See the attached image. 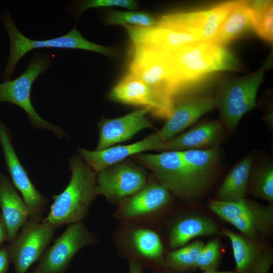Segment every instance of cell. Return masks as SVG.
<instances>
[{"mask_svg": "<svg viewBox=\"0 0 273 273\" xmlns=\"http://www.w3.org/2000/svg\"><path fill=\"white\" fill-rule=\"evenodd\" d=\"M71 176L60 194L53 196V203L45 220L55 229L83 221L97 196L96 173L78 155L69 160Z\"/></svg>", "mask_w": 273, "mask_h": 273, "instance_id": "1", "label": "cell"}, {"mask_svg": "<svg viewBox=\"0 0 273 273\" xmlns=\"http://www.w3.org/2000/svg\"><path fill=\"white\" fill-rule=\"evenodd\" d=\"M168 52L183 86L213 72L239 68L238 61L229 51L211 41H198Z\"/></svg>", "mask_w": 273, "mask_h": 273, "instance_id": "2", "label": "cell"}, {"mask_svg": "<svg viewBox=\"0 0 273 273\" xmlns=\"http://www.w3.org/2000/svg\"><path fill=\"white\" fill-rule=\"evenodd\" d=\"M1 21L9 41L8 58L1 74L3 82L11 80L19 61L26 54L33 49H78L105 55H112L113 53L111 48L96 44L85 38L76 27H74L66 34L59 37L45 40H33L20 32L8 11L3 12Z\"/></svg>", "mask_w": 273, "mask_h": 273, "instance_id": "3", "label": "cell"}, {"mask_svg": "<svg viewBox=\"0 0 273 273\" xmlns=\"http://www.w3.org/2000/svg\"><path fill=\"white\" fill-rule=\"evenodd\" d=\"M112 239L120 257L137 262L144 271L164 268L167 252L158 229L119 222L113 233Z\"/></svg>", "mask_w": 273, "mask_h": 273, "instance_id": "4", "label": "cell"}, {"mask_svg": "<svg viewBox=\"0 0 273 273\" xmlns=\"http://www.w3.org/2000/svg\"><path fill=\"white\" fill-rule=\"evenodd\" d=\"M142 80L166 106L173 109L174 95L183 86L168 51L134 46L129 72Z\"/></svg>", "mask_w": 273, "mask_h": 273, "instance_id": "5", "label": "cell"}, {"mask_svg": "<svg viewBox=\"0 0 273 273\" xmlns=\"http://www.w3.org/2000/svg\"><path fill=\"white\" fill-rule=\"evenodd\" d=\"M173 196L154 176L141 190L122 200L112 213L119 222H130L158 228L171 207Z\"/></svg>", "mask_w": 273, "mask_h": 273, "instance_id": "6", "label": "cell"}, {"mask_svg": "<svg viewBox=\"0 0 273 273\" xmlns=\"http://www.w3.org/2000/svg\"><path fill=\"white\" fill-rule=\"evenodd\" d=\"M52 59V55L49 53L34 54L22 74L14 80L0 83V103L9 102L18 106L25 112L34 128L50 130L61 139L68 137L67 134L60 127L41 117L33 107L31 100L33 83L48 69Z\"/></svg>", "mask_w": 273, "mask_h": 273, "instance_id": "7", "label": "cell"}, {"mask_svg": "<svg viewBox=\"0 0 273 273\" xmlns=\"http://www.w3.org/2000/svg\"><path fill=\"white\" fill-rule=\"evenodd\" d=\"M133 157L148 168L173 196L189 202L198 198L203 192L192 176L180 151H164L158 154L142 153Z\"/></svg>", "mask_w": 273, "mask_h": 273, "instance_id": "8", "label": "cell"}, {"mask_svg": "<svg viewBox=\"0 0 273 273\" xmlns=\"http://www.w3.org/2000/svg\"><path fill=\"white\" fill-rule=\"evenodd\" d=\"M210 209L247 237L265 240L273 228V206L262 205L247 198L235 201L211 199Z\"/></svg>", "mask_w": 273, "mask_h": 273, "instance_id": "9", "label": "cell"}, {"mask_svg": "<svg viewBox=\"0 0 273 273\" xmlns=\"http://www.w3.org/2000/svg\"><path fill=\"white\" fill-rule=\"evenodd\" d=\"M264 76L263 68L245 76L232 79L220 86L215 100L221 123L228 129L236 128L243 116L256 106L258 89Z\"/></svg>", "mask_w": 273, "mask_h": 273, "instance_id": "10", "label": "cell"}, {"mask_svg": "<svg viewBox=\"0 0 273 273\" xmlns=\"http://www.w3.org/2000/svg\"><path fill=\"white\" fill-rule=\"evenodd\" d=\"M55 229L47 222L43 212L31 213L14 239L8 245L14 273H26L39 261L54 236Z\"/></svg>", "mask_w": 273, "mask_h": 273, "instance_id": "11", "label": "cell"}, {"mask_svg": "<svg viewBox=\"0 0 273 273\" xmlns=\"http://www.w3.org/2000/svg\"><path fill=\"white\" fill-rule=\"evenodd\" d=\"M99 242L98 237L86 227L83 221L70 224L46 250L37 267L42 273H65L78 251Z\"/></svg>", "mask_w": 273, "mask_h": 273, "instance_id": "12", "label": "cell"}, {"mask_svg": "<svg viewBox=\"0 0 273 273\" xmlns=\"http://www.w3.org/2000/svg\"><path fill=\"white\" fill-rule=\"evenodd\" d=\"M149 179L138 166L121 162L97 173L96 193L104 196L108 202L118 205L144 188Z\"/></svg>", "mask_w": 273, "mask_h": 273, "instance_id": "13", "label": "cell"}, {"mask_svg": "<svg viewBox=\"0 0 273 273\" xmlns=\"http://www.w3.org/2000/svg\"><path fill=\"white\" fill-rule=\"evenodd\" d=\"M222 232L231 244L235 273H269L273 253L265 240L251 239L228 229Z\"/></svg>", "mask_w": 273, "mask_h": 273, "instance_id": "14", "label": "cell"}, {"mask_svg": "<svg viewBox=\"0 0 273 273\" xmlns=\"http://www.w3.org/2000/svg\"><path fill=\"white\" fill-rule=\"evenodd\" d=\"M0 146L12 184L32 213L43 212L48 200L31 182L15 151L10 130L1 118Z\"/></svg>", "mask_w": 273, "mask_h": 273, "instance_id": "15", "label": "cell"}, {"mask_svg": "<svg viewBox=\"0 0 273 273\" xmlns=\"http://www.w3.org/2000/svg\"><path fill=\"white\" fill-rule=\"evenodd\" d=\"M164 143L157 132L132 144L111 146L100 151L78 148L79 156L96 173L122 162L129 156L148 150L164 151Z\"/></svg>", "mask_w": 273, "mask_h": 273, "instance_id": "16", "label": "cell"}, {"mask_svg": "<svg viewBox=\"0 0 273 273\" xmlns=\"http://www.w3.org/2000/svg\"><path fill=\"white\" fill-rule=\"evenodd\" d=\"M134 46H142L163 51H172L202 41L192 33L177 27L157 24L151 27L124 26Z\"/></svg>", "mask_w": 273, "mask_h": 273, "instance_id": "17", "label": "cell"}, {"mask_svg": "<svg viewBox=\"0 0 273 273\" xmlns=\"http://www.w3.org/2000/svg\"><path fill=\"white\" fill-rule=\"evenodd\" d=\"M149 111L144 108L120 117L101 119L98 123L99 141L94 150L105 149L132 138L145 129L153 128L146 116Z\"/></svg>", "mask_w": 273, "mask_h": 273, "instance_id": "18", "label": "cell"}, {"mask_svg": "<svg viewBox=\"0 0 273 273\" xmlns=\"http://www.w3.org/2000/svg\"><path fill=\"white\" fill-rule=\"evenodd\" d=\"M108 97L116 102L143 106L154 115L166 119L172 112L142 80L130 72L112 88Z\"/></svg>", "mask_w": 273, "mask_h": 273, "instance_id": "19", "label": "cell"}, {"mask_svg": "<svg viewBox=\"0 0 273 273\" xmlns=\"http://www.w3.org/2000/svg\"><path fill=\"white\" fill-rule=\"evenodd\" d=\"M215 107L214 99L210 97L192 96L175 102L171 114L157 132L161 140L169 141Z\"/></svg>", "mask_w": 273, "mask_h": 273, "instance_id": "20", "label": "cell"}, {"mask_svg": "<svg viewBox=\"0 0 273 273\" xmlns=\"http://www.w3.org/2000/svg\"><path fill=\"white\" fill-rule=\"evenodd\" d=\"M218 120L204 122L164 143V151L203 150L218 147L224 135Z\"/></svg>", "mask_w": 273, "mask_h": 273, "instance_id": "21", "label": "cell"}, {"mask_svg": "<svg viewBox=\"0 0 273 273\" xmlns=\"http://www.w3.org/2000/svg\"><path fill=\"white\" fill-rule=\"evenodd\" d=\"M0 209L8 232L10 243L32 213L11 180L0 172Z\"/></svg>", "mask_w": 273, "mask_h": 273, "instance_id": "22", "label": "cell"}, {"mask_svg": "<svg viewBox=\"0 0 273 273\" xmlns=\"http://www.w3.org/2000/svg\"><path fill=\"white\" fill-rule=\"evenodd\" d=\"M218 232L217 224L211 219L197 216L179 217L169 228L167 247L170 250H174L187 244L194 238L214 235Z\"/></svg>", "mask_w": 273, "mask_h": 273, "instance_id": "23", "label": "cell"}, {"mask_svg": "<svg viewBox=\"0 0 273 273\" xmlns=\"http://www.w3.org/2000/svg\"><path fill=\"white\" fill-rule=\"evenodd\" d=\"M180 152L192 176L203 192L214 172L219 154V147Z\"/></svg>", "mask_w": 273, "mask_h": 273, "instance_id": "24", "label": "cell"}, {"mask_svg": "<svg viewBox=\"0 0 273 273\" xmlns=\"http://www.w3.org/2000/svg\"><path fill=\"white\" fill-rule=\"evenodd\" d=\"M253 161V156L249 155L234 167L220 187L217 200L231 202L246 198Z\"/></svg>", "mask_w": 273, "mask_h": 273, "instance_id": "25", "label": "cell"}, {"mask_svg": "<svg viewBox=\"0 0 273 273\" xmlns=\"http://www.w3.org/2000/svg\"><path fill=\"white\" fill-rule=\"evenodd\" d=\"M249 1H241L240 4L229 14L210 41L224 47L231 40L254 29L248 10Z\"/></svg>", "mask_w": 273, "mask_h": 273, "instance_id": "26", "label": "cell"}, {"mask_svg": "<svg viewBox=\"0 0 273 273\" xmlns=\"http://www.w3.org/2000/svg\"><path fill=\"white\" fill-rule=\"evenodd\" d=\"M204 243L196 240L178 248L168 251L164 268L180 273H188L196 268L198 254Z\"/></svg>", "mask_w": 273, "mask_h": 273, "instance_id": "27", "label": "cell"}, {"mask_svg": "<svg viewBox=\"0 0 273 273\" xmlns=\"http://www.w3.org/2000/svg\"><path fill=\"white\" fill-rule=\"evenodd\" d=\"M271 1H249L248 10L256 33L272 43L273 38V5Z\"/></svg>", "mask_w": 273, "mask_h": 273, "instance_id": "28", "label": "cell"}, {"mask_svg": "<svg viewBox=\"0 0 273 273\" xmlns=\"http://www.w3.org/2000/svg\"><path fill=\"white\" fill-rule=\"evenodd\" d=\"M240 3L241 1H229L206 10L201 31L202 41H210L213 39L225 18Z\"/></svg>", "mask_w": 273, "mask_h": 273, "instance_id": "29", "label": "cell"}, {"mask_svg": "<svg viewBox=\"0 0 273 273\" xmlns=\"http://www.w3.org/2000/svg\"><path fill=\"white\" fill-rule=\"evenodd\" d=\"M251 194L255 197L273 202V166L272 164L261 166L252 176L249 183Z\"/></svg>", "mask_w": 273, "mask_h": 273, "instance_id": "30", "label": "cell"}, {"mask_svg": "<svg viewBox=\"0 0 273 273\" xmlns=\"http://www.w3.org/2000/svg\"><path fill=\"white\" fill-rule=\"evenodd\" d=\"M106 21L110 25H132L141 27H151L157 24V20L151 14L137 11H112Z\"/></svg>", "mask_w": 273, "mask_h": 273, "instance_id": "31", "label": "cell"}, {"mask_svg": "<svg viewBox=\"0 0 273 273\" xmlns=\"http://www.w3.org/2000/svg\"><path fill=\"white\" fill-rule=\"evenodd\" d=\"M221 246L219 241L214 239L203 246L198 254L196 268L203 272L218 271L221 260Z\"/></svg>", "mask_w": 273, "mask_h": 273, "instance_id": "32", "label": "cell"}, {"mask_svg": "<svg viewBox=\"0 0 273 273\" xmlns=\"http://www.w3.org/2000/svg\"><path fill=\"white\" fill-rule=\"evenodd\" d=\"M120 7L133 10L137 8V2L133 0H87L78 3L77 13L80 15L92 8Z\"/></svg>", "mask_w": 273, "mask_h": 273, "instance_id": "33", "label": "cell"}, {"mask_svg": "<svg viewBox=\"0 0 273 273\" xmlns=\"http://www.w3.org/2000/svg\"><path fill=\"white\" fill-rule=\"evenodd\" d=\"M11 263L8 245L3 244L0 246V273H8Z\"/></svg>", "mask_w": 273, "mask_h": 273, "instance_id": "34", "label": "cell"}, {"mask_svg": "<svg viewBox=\"0 0 273 273\" xmlns=\"http://www.w3.org/2000/svg\"><path fill=\"white\" fill-rule=\"evenodd\" d=\"M6 241H8V232L2 215L0 212V246Z\"/></svg>", "mask_w": 273, "mask_h": 273, "instance_id": "35", "label": "cell"}, {"mask_svg": "<svg viewBox=\"0 0 273 273\" xmlns=\"http://www.w3.org/2000/svg\"><path fill=\"white\" fill-rule=\"evenodd\" d=\"M128 261V273H143L144 270L136 262L133 260Z\"/></svg>", "mask_w": 273, "mask_h": 273, "instance_id": "36", "label": "cell"}, {"mask_svg": "<svg viewBox=\"0 0 273 273\" xmlns=\"http://www.w3.org/2000/svg\"><path fill=\"white\" fill-rule=\"evenodd\" d=\"M149 273H180V272L170 270L167 269L165 268H162L160 269L151 271V272ZM203 273H235V272L234 271L231 270V271H216L210 272H203Z\"/></svg>", "mask_w": 273, "mask_h": 273, "instance_id": "37", "label": "cell"}, {"mask_svg": "<svg viewBox=\"0 0 273 273\" xmlns=\"http://www.w3.org/2000/svg\"><path fill=\"white\" fill-rule=\"evenodd\" d=\"M32 273H42V272L38 267H36Z\"/></svg>", "mask_w": 273, "mask_h": 273, "instance_id": "38", "label": "cell"}]
</instances>
